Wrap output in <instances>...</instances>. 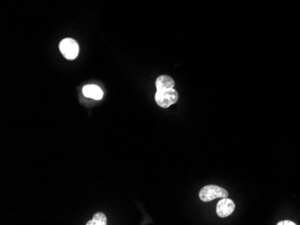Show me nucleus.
<instances>
[{
  "label": "nucleus",
  "mask_w": 300,
  "mask_h": 225,
  "mask_svg": "<svg viewBox=\"0 0 300 225\" xmlns=\"http://www.w3.org/2000/svg\"><path fill=\"white\" fill-rule=\"evenodd\" d=\"M107 218L103 213H96L91 221H87L86 225H106Z\"/></svg>",
  "instance_id": "7"
},
{
  "label": "nucleus",
  "mask_w": 300,
  "mask_h": 225,
  "mask_svg": "<svg viewBox=\"0 0 300 225\" xmlns=\"http://www.w3.org/2000/svg\"><path fill=\"white\" fill-rule=\"evenodd\" d=\"M227 196L228 192L226 190L215 185L203 186L199 194V199L203 202H210L216 198H227Z\"/></svg>",
  "instance_id": "1"
},
{
  "label": "nucleus",
  "mask_w": 300,
  "mask_h": 225,
  "mask_svg": "<svg viewBox=\"0 0 300 225\" xmlns=\"http://www.w3.org/2000/svg\"><path fill=\"white\" fill-rule=\"evenodd\" d=\"M156 90L173 89L175 87V81L169 76H160L156 80Z\"/></svg>",
  "instance_id": "6"
},
{
  "label": "nucleus",
  "mask_w": 300,
  "mask_h": 225,
  "mask_svg": "<svg viewBox=\"0 0 300 225\" xmlns=\"http://www.w3.org/2000/svg\"><path fill=\"white\" fill-rule=\"evenodd\" d=\"M235 203L229 198H224L217 205V214L219 217H227L234 212Z\"/></svg>",
  "instance_id": "4"
},
{
  "label": "nucleus",
  "mask_w": 300,
  "mask_h": 225,
  "mask_svg": "<svg viewBox=\"0 0 300 225\" xmlns=\"http://www.w3.org/2000/svg\"><path fill=\"white\" fill-rule=\"evenodd\" d=\"M59 51L69 60H73L79 54V46L75 40L66 38L59 43Z\"/></svg>",
  "instance_id": "3"
},
{
  "label": "nucleus",
  "mask_w": 300,
  "mask_h": 225,
  "mask_svg": "<svg viewBox=\"0 0 300 225\" xmlns=\"http://www.w3.org/2000/svg\"><path fill=\"white\" fill-rule=\"evenodd\" d=\"M179 95L176 90H156L155 94V100L157 105H159L162 108H168L172 104H175L176 101H178Z\"/></svg>",
  "instance_id": "2"
},
{
  "label": "nucleus",
  "mask_w": 300,
  "mask_h": 225,
  "mask_svg": "<svg viewBox=\"0 0 300 225\" xmlns=\"http://www.w3.org/2000/svg\"><path fill=\"white\" fill-rule=\"evenodd\" d=\"M277 224H278V225H296V223H295V222H294V221H288V220H285V221H279V222H278V223H277Z\"/></svg>",
  "instance_id": "8"
},
{
  "label": "nucleus",
  "mask_w": 300,
  "mask_h": 225,
  "mask_svg": "<svg viewBox=\"0 0 300 225\" xmlns=\"http://www.w3.org/2000/svg\"><path fill=\"white\" fill-rule=\"evenodd\" d=\"M83 93L86 97L91 98V99L97 100V101L101 100L104 96V93H103L101 88L99 86H94V85L85 86L83 88Z\"/></svg>",
  "instance_id": "5"
}]
</instances>
